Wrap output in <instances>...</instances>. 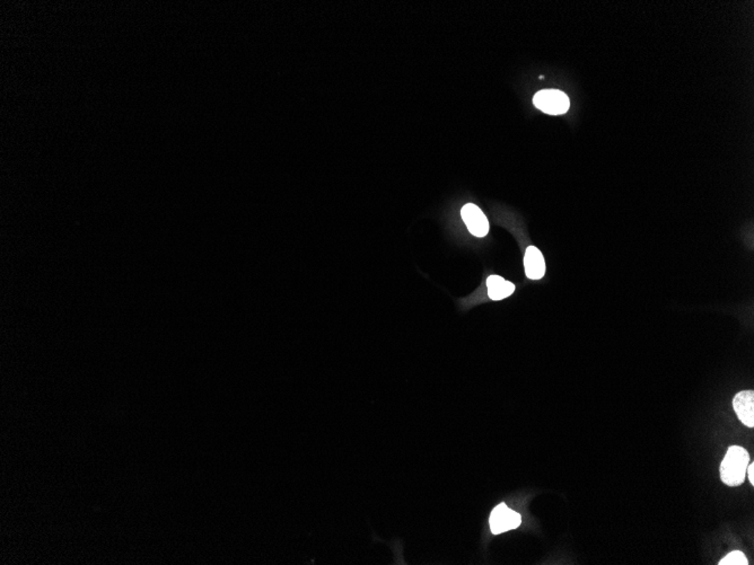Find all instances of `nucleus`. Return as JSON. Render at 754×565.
<instances>
[{
  "mask_svg": "<svg viewBox=\"0 0 754 565\" xmlns=\"http://www.w3.org/2000/svg\"><path fill=\"white\" fill-rule=\"evenodd\" d=\"M488 295L493 301H501L510 297L515 291V284L499 276H490L487 279Z\"/></svg>",
  "mask_w": 754,
  "mask_h": 565,
  "instance_id": "nucleus-7",
  "label": "nucleus"
},
{
  "mask_svg": "<svg viewBox=\"0 0 754 565\" xmlns=\"http://www.w3.org/2000/svg\"><path fill=\"white\" fill-rule=\"evenodd\" d=\"M533 103L540 111L550 116L567 113L570 108L569 97L558 89H543L534 95Z\"/></svg>",
  "mask_w": 754,
  "mask_h": 565,
  "instance_id": "nucleus-2",
  "label": "nucleus"
},
{
  "mask_svg": "<svg viewBox=\"0 0 754 565\" xmlns=\"http://www.w3.org/2000/svg\"><path fill=\"white\" fill-rule=\"evenodd\" d=\"M520 522H522V517L520 513H515L505 503L497 505L490 515V530L493 535H499L501 532L516 530Z\"/></svg>",
  "mask_w": 754,
  "mask_h": 565,
  "instance_id": "nucleus-3",
  "label": "nucleus"
},
{
  "mask_svg": "<svg viewBox=\"0 0 754 565\" xmlns=\"http://www.w3.org/2000/svg\"><path fill=\"white\" fill-rule=\"evenodd\" d=\"M746 473H748V477H749L750 483H751L752 486H753V484H754V464L753 463H750L749 464V466H748V469H746Z\"/></svg>",
  "mask_w": 754,
  "mask_h": 565,
  "instance_id": "nucleus-9",
  "label": "nucleus"
},
{
  "mask_svg": "<svg viewBox=\"0 0 754 565\" xmlns=\"http://www.w3.org/2000/svg\"><path fill=\"white\" fill-rule=\"evenodd\" d=\"M524 267L525 274L531 280H540L545 276V262L542 253L534 246L526 248L525 257H524Z\"/></svg>",
  "mask_w": 754,
  "mask_h": 565,
  "instance_id": "nucleus-6",
  "label": "nucleus"
},
{
  "mask_svg": "<svg viewBox=\"0 0 754 565\" xmlns=\"http://www.w3.org/2000/svg\"><path fill=\"white\" fill-rule=\"evenodd\" d=\"M719 565H748V564H749V562H748V559H746L745 555H744L743 553H742V552L734 551V552H732V553H730V554L726 555V556H725L724 559H723V560H721V562H719Z\"/></svg>",
  "mask_w": 754,
  "mask_h": 565,
  "instance_id": "nucleus-8",
  "label": "nucleus"
},
{
  "mask_svg": "<svg viewBox=\"0 0 754 565\" xmlns=\"http://www.w3.org/2000/svg\"><path fill=\"white\" fill-rule=\"evenodd\" d=\"M463 221L468 227L469 232L476 237H485L489 232V221L485 213H482L476 204L468 203L461 210Z\"/></svg>",
  "mask_w": 754,
  "mask_h": 565,
  "instance_id": "nucleus-4",
  "label": "nucleus"
},
{
  "mask_svg": "<svg viewBox=\"0 0 754 565\" xmlns=\"http://www.w3.org/2000/svg\"><path fill=\"white\" fill-rule=\"evenodd\" d=\"M749 464L750 455L748 450L744 449L743 447H730L719 469L721 481L728 486H740L743 484Z\"/></svg>",
  "mask_w": 754,
  "mask_h": 565,
  "instance_id": "nucleus-1",
  "label": "nucleus"
},
{
  "mask_svg": "<svg viewBox=\"0 0 754 565\" xmlns=\"http://www.w3.org/2000/svg\"><path fill=\"white\" fill-rule=\"evenodd\" d=\"M733 408L744 425L754 427V393L752 391H743L735 395Z\"/></svg>",
  "mask_w": 754,
  "mask_h": 565,
  "instance_id": "nucleus-5",
  "label": "nucleus"
}]
</instances>
